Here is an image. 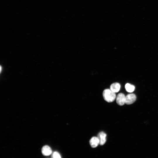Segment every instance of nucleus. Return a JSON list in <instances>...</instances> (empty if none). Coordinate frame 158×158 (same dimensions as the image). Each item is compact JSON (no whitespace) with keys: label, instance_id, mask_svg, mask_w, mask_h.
Wrapping results in <instances>:
<instances>
[{"label":"nucleus","instance_id":"3","mask_svg":"<svg viewBox=\"0 0 158 158\" xmlns=\"http://www.w3.org/2000/svg\"><path fill=\"white\" fill-rule=\"evenodd\" d=\"M126 96L122 93L118 94L116 97L117 104L120 106L123 105L125 103Z\"/></svg>","mask_w":158,"mask_h":158},{"label":"nucleus","instance_id":"6","mask_svg":"<svg viewBox=\"0 0 158 158\" xmlns=\"http://www.w3.org/2000/svg\"><path fill=\"white\" fill-rule=\"evenodd\" d=\"M121 88L120 84L118 83H114L112 84L110 86V89L113 92H118Z\"/></svg>","mask_w":158,"mask_h":158},{"label":"nucleus","instance_id":"2","mask_svg":"<svg viewBox=\"0 0 158 158\" xmlns=\"http://www.w3.org/2000/svg\"><path fill=\"white\" fill-rule=\"evenodd\" d=\"M136 97L134 94H130L126 96L125 104H130L133 103L136 100Z\"/></svg>","mask_w":158,"mask_h":158},{"label":"nucleus","instance_id":"5","mask_svg":"<svg viewBox=\"0 0 158 158\" xmlns=\"http://www.w3.org/2000/svg\"><path fill=\"white\" fill-rule=\"evenodd\" d=\"M42 154L45 156H49L52 154L51 148L48 145H45L42 147Z\"/></svg>","mask_w":158,"mask_h":158},{"label":"nucleus","instance_id":"8","mask_svg":"<svg viewBox=\"0 0 158 158\" xmlns=\"http://www.w3.org/2000/svg\"><path fill=\"white\" fill-rule=\"evenodd\" d=\"M125 88L127 92L130 93L133 92L135 90V86L129 83H127L125 85Z\"/></svg>","mask_w":158,"mask_h":158},{"label":"nucleus","instance_id":"9","mask_svg":"<svg viewBox=\"0 0 158 158\" xmlns=\"http://www.w3.org/2000/svg\"><path fill=\"white\" fill-rule=\"evenodd\" d=\"M51 158H61V157L59 152L55 151L52 154Z\"/></svg>","mask_w":158,"mask_h":158},{"label":"nucleus","instance_id":"7","mask_svg":"<svg viewBox=\"0 0 158 158\" xmlns=\"http://www.w3.org/2000/svg\"><path fill=\"white\" fill-rule=\"evenodd\" d=\"M90 144L93 148L96 147L99 144V140L97 137H93L90 140Z\"/></svg>","mask_w":158,"mask_h":158},{"label":"nucleus","instance_id":"4","mask_svg":"<svg viewBox=\"0 0 158 158\" xmlns=\"http://www.w3.org/2000/svg\"><path fill=\"white\" fill-rule=\"evenodd\" d=\"M107 134L104 132L102 131L99 132L98 134V137L99 141V144L102 145H104L106 141Z\"/></svg>","mask_w":158,"mask_h":158},{"label":"nucleus","instance_id":"1","mask_svg":"<svg viewBox=\"0 0 158 158\" xmlns=\"http://www.w3.org/2000/svg\"><path fill=\"white\" fill-rule=\"evenodd\" d=\"M103 96L104 99L108 102H113L116 97L115 93L109 89H106L104 90Z\"/></svg>","mask_w":158,"mask_h":158}]
</instances>
